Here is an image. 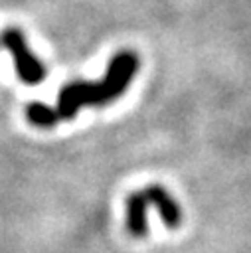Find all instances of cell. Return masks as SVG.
<instances>
[{
	"label": "cell",
	"mask_w": 251,
	"mask_h": 253,
	"mask_svg": "<svg viewBox=\"0 0 251 253\" xmlns=\"http://www.w3.org/2000/svg\"><path fill=\"white\" fill-rule=\"evenodd\" d=\"M136 67L138 57L130 51H121L111 59L109 69L101 81H75L65 85L57 97V119H71L85 105H105L117 99L128 87L132 75L136 73Z\"/></svg>",
	"instance_id": "1"
},
{
	"label": "cell",
	"mask_w": 251,
	"mask_h": 253,
	"mask_svg": "<svg viewBox=\"0 0 251 253\" xmlns=\"http://www.w3.org/2000/svg\"><path fill=\"white\" fill-rule=\"evenodd\" d=\"M2 45L12 53L14 57V65L18 71V77L26 83V85H38L43 81L45 77V67L43 63L32 53V49L28 47L24 34L18 28H6L0 36Z\"/></svg>",
	"instance_id": "2"
},
{
	"label": "cell",
	"mask_w": 251,
	"mask_h": 253,
	"mask_svg": "<svg viewBox=\"0 0 251 253\" xmlns=\"http://www.w3.org/2000/svg\"><path fill=\"white\" fill-rule=\"evenodd\" d=\"M148 202L160 211L164 223L168 227H178L180 225V208L178 204L168 196V192L162 188V186H148L144 190Z\"/></svg>",
	"instance_id": "3"
},
{
	"label": "cell",
	"mask_w": 251,
	"mask_h": 253,
	"mask_svg": "<svg viewBox=\"0 0 251 253\" xmlns=\"http://www.w3.org/2000/svg\"><path fill=\"white\" fill-rule=\"evenodd\" d=\"M146 208H148V198L144 192H136V194L128 196V200H126V227L136 237L146 233Z\"/></svg>",
	"instance_id": "4"
},
{
	"label": "cell",
	"mask_w": 251,
	"mask_h": 253,
	"mask_svg": "<svg viewBox=\"0 0 251 253\" xmlns=\"http://www.w3.org/2000/svg\"><path fill=\"white\" fill-rule=\"evenodd\" d=\"M26 117H28V121L32 125H36L40 128H49V126H53L59 121L55 109H51V107H47L43 103H32V105H28L26 107Z\"/></svg>",
	"instance_id": "5"
}]
</instances>
